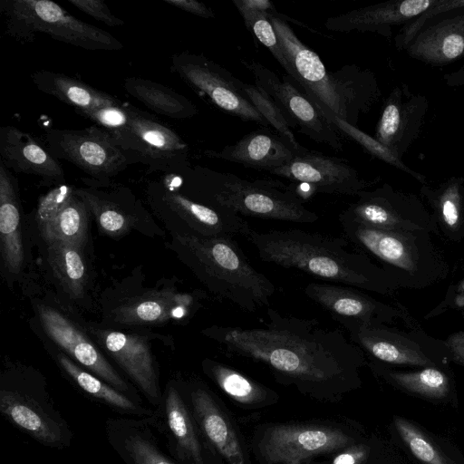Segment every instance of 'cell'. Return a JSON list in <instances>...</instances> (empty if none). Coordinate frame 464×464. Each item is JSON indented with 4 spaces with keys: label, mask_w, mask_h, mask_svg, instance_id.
<instances>
[{
    "label": "cell",
    "mask_w": 464,
    "mask_h": 464,
    "mask_svg": "<svg viewBox=\"0 0 464 464\" xmlns=\"http://www.w3.org/2000/svg\"><path fill=\"white\" fill-rule=\"evenodd\" d=\"M54 360L63 375L89 400L121 417L147 418L154 414L155 409L147 405L144 400L120 392L78 365L63 353H55Z\"/></svg>",
    "instance_id": "29"
},
{
    "label": "cell",
    "mask_w": 464,
    "mask_h": 464,
    "mask_svg": "<svg viewBox=\"0 0 464 464\" xmlns=\"http://www.w3.org/2000/svg\"><path fill=\"white\" fill-rule=\"evenodd\" d=\"M380 370L388 381L415 394L442 399L450 392V376L440 367H423L415 372H399L386 367Z\"/></svg>",
    "instance_id": "38"
},
{
    "label": "cell",
    "mask_w": 464,
    "mask_h": 464,
    "mask_svg": "<svg viewBox=\"0 0 464 464\" xmlns=\"http://www.w3.org/2000/svg\"><path fill=\"white\" fill-rule=\"evenodd\" d=\"M338 323L354 344L382 363L440 367L450 358L445 342L428 335L415 319L405 329L347 320Z\"/></svg>",
    "instance_id": "9"
},
{
    "label": "cell",
    "mask_w": 464,
    "mask_h": 464,
    "mask_svg": "<svg viewBox=\"0 0 464 464\" xmlns=\"http://www.w3.org/2000/svg\"><path fill=\"white\" fill-rule=\"evenodd\" d=\"M82 13L104 24L115 27L123 25V20L116 16L102 0H67Z\"/></svg>",
    "instance_id": "46"
},
{
    "label": "cell",
    "mask_w": 464,
    "mask_h": 464,
    "mask_svg": "<svg viewBox=\"0 0 464 464\" xmlns=\"http://www.w3.org/2000/svg\"><path fill=\"white\" fill-rule=\"evenodd\" d=\"M30 77L39 91L72 106L76 111L113 105L121 102L107 92L61 72L39 70L34 72Z\"/></svg>",
    "instance_id": "32"
},
{
    "label": "cell",
    "mask_w": 464,
    "mask_h": 464,
    "mask_svg": "<svg viewBox=\"0 0 464 464\" xmlns=\"http://www.w3.org/2000/svg\"><path fill=\"white\" fill-rule=\"evenodd\" d=\"M202 295H183L173 301L167 296L153 295L138 298L118 308L116 321L121 324H156L165 322L169 314L174 316V307L188 315L195 313L200 305Z\"/></svg>",
    "instance_id": "35"
},
{
    "label": "cell",
    "mask_w": 464,
    "mask_h": 464,
    "mask_svg": "<svg viewBox=\"0 0 464 464\" xmlns=\"http://www.w3.org/2000/svg\"><path fill=\"white\" fill-rule=\"evenodd\" d=\"M86 331L147 403L156 409L161 401L163 390L156 361L144 338L95 324H86Z\"/></svg>",
    "instance_id": "15"
},
{
    "label": "cell",
    "mask_w": 464,
    "mask_h": 464,
    "mask_svg": "<svg viewBox=\"0 0 464 464\" xmlns=\"http://www.w3.org/2000/svg\"><path fill=\"white\" fill-rule=\"evenodd\" d=\"M46 263L70 299L78 301L84 297L90 277L82 247L64 242L46 243Z\"/></svg>",
    "instance_id": "33"
},
{
    "label": "cell",
    "mask_w": 464,
    "mask_h": 464,
    "mask_svg": "<svg viewBox=\"0 0 464 464\" xmlns=\"http://www.w3.org/2000/svg\"><path fill=\"white\" fill-rule=\"evenodd\" d=\"M232 2L239 12L246 28L268 49L287 74H289L290 66L284 54L279 38L269 19V13L246 8L237 0Z\"/></svg>",
    "instance_id": "41"
},
{
    "label": "cell",
    "mask_w": 464,
    "mask_h": 464,
    "mask_svg": "<svg viewBox=\"0 0 464 464\" xmlns=\"http://www.w3.org/2000/svg\"><path fill=\"white\" fill-rule=\"evenodd\" d=\"M246 239L263 261L284 268L384 296H393L400 289L381 265L364 252L352 250L343 237L301 229H252Z\"/></svg>",
    "instance_id": "2"
},
{
    "label": "cell",
    "mask_w": 464,
    "mask_h": 464,
    "mask_svg": "<svg viewBox=\"0 0 464 464\" xmlns=\"http://www.w3.org/2000/svg\"><path fill=\"white\" fill-rule=\"evenodd\" d=\"M305 295L327 311L336 321H354L363 324H389L398 321L407 324L413 318L399 302H382L362 290L333 283L312 282Z\"/></svg>",
    "instance_id": "18"
},
{
    "label": "cell",
    "mask_w": 464,
    "mask_h": 464,
    "mask_svg": "<svg viewBox=\"0 0 464 464\" xmlns=\"http://www.w3.org/2000/svg\"><path fill=\"white\" fill-rule=\"evenodd\" d=\"M182 385L203 440L228 464H246L240 442L209 391L197 382Z\"/></svg>",
    "instance_id": "27"
},
{
    "label": "cell",
    "mask_w": 464,
    "mask_h": 464,
    "mask_svg": "<svg viewBox=\"0 0 464 464\" xmlns=\"http://www.w3.org/2000/svg\"><path fill=\"white\" fill-rule=\"evenodd\" d=\"M450 359L464 365V330L450 334L445 340Z\"/></svg>",
    "instance_id": "49"
},
{
    "label": "cell",
    "mask_w": 464,
    "mask_h": 464,
    "mask_svg": "<svg viewBox=\"0 0 464 464\" xmlns=\"http://www.w3.org/2000/svg\"><path fill=\"white\" fill-rule=\"evenodd\" d=\"M461 8H464V0H438L430 9L402 26L394 38L396 49L404 51L418 32L434 17Z\"/></svg>",
    "instance_id": "44"
},
{
    "label": "cell",
    "mask_w": 464,
    "mask_h": 464,
    "mask_svg": "<svg viewBox=\"0 0 464 464\" xmlns=\"http://www.w3.org/2000/svg\"><path fill=\"white\" fill-rule=\"evenodd\" d=\"M275 12L268 15L289 63V75L312 101L356 127L382 95L374 73L357 64L343 65L335 72L326 70L318 54Z\"/></svg>",
    "instance_id": "3"
},
{
    "label": "cell",
    "mask_w": 464,
    "mask_h": 464,
    "mask_svg": "<svg viewBox=\"0 0 464 464\" xmlns=\"http://www.w3.org/2000/svg\"><path fill=\"white\" fill-rule=\"evenodd\" d=\"M438 0H393L357 8L326 19L324 26L334 32L375 33L391 40L393 26L420 15Z\"/></svg>",
    "instance_id": "23"
},
{
    "label": "cell",
    "mask_w": 464,
    "mask_h": 464,
    "mask_svg": "<svg viewBox=\"0 0 464 464\" xmlns=\"http://www.w3.org/2000/svg\"><path fill=\"white\" fill-rule=\"evenodd\" d=\"M394 425L411 453L424 464H452L436 445L407 420L396 416Z\"/></svg>",
    "instance_id": "42"
},
{
    "label": "cell",
    "mask_w": 464,
    "mask_h": 464,
    "mask_svg": "<svg viewBox=\"0 0 464 464\" xmlns=\"http://www.w3.org/2000/svg\"><path fill=\"white\" fill-rule=\"evenodd\" d=\"M0 413L13 427L40 445L64 450L73 432L48 391L43 375L24 366H9L0 376Z\"/></svg>",
    "instance_id": "7"
},
{
    "label": "cell",
    "mask_w": 464,
    "mask_h": 464,
    "mask_svg": "<svg viewBox=\"0 0 464 464\" xmlns=\"http://www.w3.org/2000/svg\"><path fill=\"white\" fill-rule=\"evenodd\" d=\"M246 8L259 12L273 13L276 8L272 2L268 0H237Z\"/></svg>",
    "instance_id": "50"
},
{
    "label": "cell",
    "mask_w": 464,
    "mask_h": 464,
    "mask_svg": "<svg viewBox=\"0 0 464 464\" xmlns=\"http://www.w3.org/2000/svg\"><path fill=\"white\" fill-rule=\"evenodd\" d=\"M176 249L216 296L246 312L269 307L275 285L253 267L232 237H206L188 228L177 234Z\"/></svg>",
    "instance_id": "4"
},
{
    "label": "cell",
    "mask_w": 464,
    "mask_h": 464,
    "mask_svg": "<svg viewBox=\"0 0 464 464\" xmlns=\"http://www.w3.org/2000/svg\"><path fill=\"white\" fill-rule=\"evenodd\" d=\"M269 173L305 184L314 192L352 197H357L381 180L380 177L363 179L344 159L309 150Z\"/></svg>",
    "instance_id": "17"
},
{
    "label": "cell",
    "mask_w": 464,
    "mask_h": 464,
    "mask_svg": "<svg viewBox=\"0 0 464 464\" xmlns=\"http://www.w3.org/2000/svg\"><path fill=\"white\" fill-rule=\"evenodd\" d=\"M164 447L178 464H205L202 435L189 408L182 382L169 380L150 416ZM203 439V438H202Z\"/></svg>",
    "instance_id": "16"
},
{
    "label": "cell",
    "mask_w": 464,
    "mask_h": 464,
    "mask_svg": "<svg viewBox=\"0 0 464 464\" xmlns=\"http://www.w3.org/2000/svg\"><path fill=\"white\" fill-rule=\"evenodd\" d=\"M448 311L459 312L464 319V276L449 285L444 297L424 318H435Z\"/></svg>",
    "instance_id": "45"
},
{
    "label": "cell",
    "mask_w": 464,
    "mask_h": 464,
    "mask_svg": "<svg viewBox=\"0 0 464 464\" xmlns=\"http://www.w3.org/2000/svg\"><path fill=\"white\" fill-rule=\"evenodd\" d=\"M73 185L61 184L42 195L35 209V221L42 231L49 225L68 204L75 193Z\"/></svg>",
    "instance_id": "43"
},
{
    "label": "cell",
    "mask_w": 464,
    "mask_h": 464,
    "mask_svg": "<svg viewBox=\"0 0 464 464\" xmlns=\"http://www.w3.org/2000/svg\"><path fill=\"white\" fill-rule=\"evenodd\" d=\"M412 59L444 66L464 57V8L428 22L404 50Z\"/></svg>",
    "instance_id": "24"
},
{
    "label": "cell",
    "mask_w": 464,
    "mask_h": 464,
    "mask_svg": "<svg viewBox=\"0 0 464 464\" xmlns=\"http://www.w3.org/2000/svg\"><path fill=\"white\" fill-rule=\"evenodd\" d=\"M129 124L141 148L142 163L150 169L176 170L189 167L188 144L150 114L126 103Z\"/></svg>",
    "instance_id": "22"
},
{
    "label": "cell",
    "mask_w": 464,
    "mask_h": 464,
    "mask_svg": "<svg viewBox=\"0 0 464 464\" xmlns=\"http://www.w3.org/2000/svg\"><path fill=\"white\" fill-rule=\"evenodd\" d=\"M125 91L160 115L182 120L198 113L197 106L173 89L151 80L127 77L123 82Z\"/></svg>",
    "instance_id": "34"
},
{
    "label": "cell",
    "mask_w": 464,
    "mask_h": 464,
    "mask_svg": "<svg viewBox=\"0 0 464 464\" xmlns=\"http://www.w3.org/2000/svg\"><path fill=\"white\" fill-rule=\"evenodd\" d=\"M21 212L17 179L0 160V250L9 276L18 275L24 266Z\"/></svg>",
    "instance_id": "30"
},
{
    "label": "cell",
    "mask_w": 464,
    "mask_h": 464,
    "mask_svg": "<svg viewBox=\"0 0 464 464\" xmlns=\"http://www.w3.org/2000/svg\"><path fill=\"white\" fill-rule=\"evenodd\" d=\"M429 104L426 95L407 84L395 86L384 101L374 138L402 159L421 131Z\"/></svg>",
    "instance_id": "20"
},
{
    "label": "cell",
    "mask_w": 464,
    "mask_h": 464,
    "mask_svg": "<svg viewBox=\"0 0 464 464\" xmlns=\"http://www.w3.org/2000/svg\"><path fill=\"white\" fill-rule=\"evenodd\" d=\"M352 439L339 429L325 426L276 425L260 443L269 464H302L320 454L343 450Z\"/></svg>",
    "instance_id": "19"
},
{
    "label": "cell",
    "mask_w": 464,
    "mask_h": 464,
    "mask_svg": "<svg viewBox=\"0 0 464 464\" xmlns=\"http://www.w3.org/2000/svg\"><path fill=\"white\" fill-rule=\"evenodd\" d=\"M153 186L160 190V202L177 215L188 229L206 237H247L252 228L239 215L221 208L193 200L173 188Z\"/></svg>",
    "instance_id": "25"
},
{
    "label": "cell",
    "mask_w": 464,
    "mask_h": 464,
    "mask_svg": "<svg viewBox=\"0 0 464 464\" xmlns=\"http://www.w3.org/2000/svg\"><path fill=\"white\" fill-rule=\"evenodd\" d=\"M444 82L452 88H464V65L459 70L443 75Z\"/></svg>",
    "instance_id": "51"
},
{
    "label": "cell",
    "mask_w": 464,
    "mask_h": 464,
    "mask_svg": "<svg viewBox=\"0 0 464 464\" xmlns=\"http://www.w3.org/2000/svg\"><path fill=\"white\" fill-rule=\"evenodd\" d=\"M314 102V101H313ZM315 103V102H314ZM321 111L325 115L329 121L339 130L343 136H347L351 140L361 145L368 153L385 163L405 172L411 176L421 185L428 184L427 178L423 174L411 169L406 165L402 159L395 155L390 149L378 141L374 137L368 135L357 127L338 118L325 106L315 103Z\"/></svg>",
    "instance_id": "39"
},
{
    "label": "cell",
    "mask_w": 464,
    "mask_h": 464,
    "mask_svg": "<svg viewBox=\"0 0 464 464\" xmlns=\"http://www.w3.org/2000/svg\"><path fill=\"white\" fill-rule=\"evenodd\" d=\"M5 34L32 43L38 33L89 51H120L123 44L108 32L77 19L49 0H1Z\"/></svg>",
    "instance_id": "8"
},
{
    "label": "cell",
    "mask_w": 464,
    "mask_h": 464,
    "mask_svg": "<svg viewBox=\"0 0 464 464\" xmlns=\"http://www.w3.org/2000/svg\"><path fill=\"white\" fill-rule=\"evenodd\" d=\"M368 455V449L362 445H353L340 452L328 464H361Z\"/></svg>",
    "instance_id": "48"
},
{
    "label": "cell",
    "mask_w": 464,
    "mask_h": 464,
    "mask_svg": "<svg viewBox=\"0 0 464 464\" xmlns=\"http://www.w3.org/2000/svg\"><path fill=\"white\" fill-rule=\"evenodd\" d=\"M202 369L220 390L239 403L256 404L267 395L262 385L222 362L207 358L202 362Z\"/></svg>",
    "instance_id": "37"
},
{
    "label": "cell",
    "mask_w": 464,
    "mask_h": 464,
    "mask_svg": "<svg viewBox=\"0 0 464 464\" xmlns=\"http://www.w3.org/2000/svg\"><path fill=\"white\" fill-rule=\"evenodd\" d=\"M203 154L270 172L290 162L296 152L276 131L263 128L243 136L219 151L206 150Z\"/></svg>",
    "instance_id": "28"
},
{
    "label": "cell",
    "mask_w": 464,
    "mask_h": 464,
    "mask_svg": "<svg viewBox=\"0 0 464 464\" xmlns=\"http://www.w3.org/2000/svg\"><path fill=\"white\" fill-rule=\"evenodd\" d=\"M90 209L76 193L58 216L41 232L45 243L64 242L81 247L86 244Z\"/></svg>",
    "instance_id": "36"
},
{
    "label": "cell",
    "mask_w": 464,
    "mask_h": 464,
    "mask_svg": "<svg viewBox=\"0 0 464 464\" xmlns=\"http://www.w3.org/2000/svg\"><path fill=\"white\" fill-rule=\"evenodd\" d=\"M241 63L252 72L255 84L276 102L291 129H297L313 140L335 150H343V136L293 77L286 74L279 78L255 60L243 59Z\"/></svg>",
    "instance_id": "11"
},
{
    "label": "cell",
    "mask_w": 464,
    "mask_h": 464,
    "mask_svg": "<svg viewBox=\"0 0 464 464\" xmlns=\"http://www.w3.org/2000/svg\"><path fill=\"white\" fill-rule=\"evenodd\" d=\"M170 69L198 95L244 121L270 128L266 120L246 98L236 78L226 68L202 53L181 52L171 57Z\"/></svg>",
    "instance_id": "13"
},
{
    "label": "cell",
    "mask_w": 464,
    "mask_h": 464,
    "mask_svg": "<svg viewBox=\"0 0 464 464\" xmlns=\"http://www.w3.org/2000/svg\"><path fill=\"white\" fill-rule=\"evenodd\" d=\"M266 314L260 327L213 325L202 333L227 354L263 362L286 380L308 385L353 378L364 361L362 350L339 329L271 307Z\"/></svg>",
    "instance_id": "1"
},
{
    "label": "cell",
    "mask_w": 464,
    "mask_h": 464,
    "mask_svg": "<svg viewBox=\"0 0 464 464\" xmlns=\"http://www.w3.org/2000/svg\"><path fill=\"white\" fill-rule=\"evenodd\" d=\"M421 198L427 203L438 228L448 241L464 239V178L451 177L432 187L421 185Z\"/></svg>",
    "instance_id": "31"
},
{
    "label": "cell",
    "mask_w": 464,
    "mask_h": 464,
    "mask_svg": "<svg viewBox=\"0 0 464 464\" xmlns=\"http://www.w3.org/2000/svg\"><path fill=\"white\" fill-rule=\"evenodd\" d=\"M239 86L246 98L266 120L270 128L281 136L296 152L300 154L307 150L295 139L283 112L276 102L256 84H249L239 80Z\"/></svg>",
    "instance_id": "40"
},
{
    "label": "cell",
    "mask_w": 464,
    "mask_h": 464,
    "mask_svg": "<svg viewBox=\"0 0 464 464\" xmlns=\"http://www.w3.org/2000/svg\"><path fill=\"white\" fill-rule=\"evenodd\" d=\"M44 139L47 150L55 160H66L90 179L108 182L124 170L132 159L103 128L49 129Z\"/></svg>",
    "instance_id": "10"
},
{
    "label": "cell",
    "mask_w": 464,
    "mask_h": 464,
    "mask_svg": "<svg viewBox=\"0 0 464 464\" xmlns=\"http://www.w3.org/2000/svg\"><path fill=\"white\" fill-rule=\"evenodd\" d=\"M166 4L202 18H213L215 13L205 4L196 0H163Z\"/></svg>",
    "instance_id": "47"
},
{
    "label": "cell",
    "mask_w": 464,
    "mask_h": 464,
    "mask_svg": "<svg viewBox=\"0 0 464 464\" xmlns=\"http://www.w3.org/2000/svg\"><path fill=\"white\" fill-rule=\"evenodd\" d=\"M0 160L16 173L36 176L44 185L65 181L57 160L28 132L14 126L0 128Z\"/></svg>",
    "instance_id": "26"
},
{
    "label": "cell",
    "mask_w": 464,
    "mask_h": 464,
    "mask_svg": "<svg viewBox=\"0 0 464 464\" xmlns=\"http://www.w3.org/2000/svg\"><path fill=\"white\" fill-rule=\"evenodd\" d=\"M338 218L346 238L380 260L400 288L423 289L448 276L450 266L430 232L384 230Z\"/></svg>",
    "instance_id": "6"
},
{
    "label": "cell",
    "mask_w": 464,
    "mask_h": 464,
    "mask_svg": "<svg viewBox=\"0 0 464 464\" xmlns=\"http://www.w3.org/2000/svg\"><path fill=\"white\" fill-rule=\"evenodd\" d=\"M104 431L109 445L125 464H178L164 450L150 417H109Z\"/></svg>",
    "instance_id": "21"
},
{
    "label": "cell",
    "mask_w": 464,
    "mask_h": 464,
    "mask_svg": "<svg viewBox=\"0 0 464 464\" xmlns=\"http://www.w3.org/2000/svg\"><path fill=\"white\" fill-rule=\"evenodd\" d=\"M36 314L44 334L59 347L60 352L120 392L136 399H144L109 362L87 331L67 314L53 305L37 304Z\"/></svg>",
    "instance_id": "14"
},
{
    "label": "cell",
    "mask_w": 464,
    "mask_h": 464,
    "mask_svg": "<svg viewBox=\"0 0 464 464\" xmlns=\"http://www.w3.org/2000/svg\"><path fill=\"white\" fill-rule=\"evenodd\" d=\"M339 216L379 229L438 235L435 221L423 200L388 183L362 191Z\"/></svg>",
    "instance_id": "12"
},
{
    "label": "cell",
    "mask_w": 464,
    "mask_h": 464,
    "mask_svg": "<svg viewBox=\"0 0 464 464\" xmlns=\"http://www.w3.org/2000/svg\"><path fill=\"white\" fill-rule=\"evenodd\" d=\"M195 201L239 216L295 223H314L319 216L304 206L292 186L275 179H245L229 172L196 166L187 168Z\"/></svg>",
    "instance_id": "5"
}]
</instances>
